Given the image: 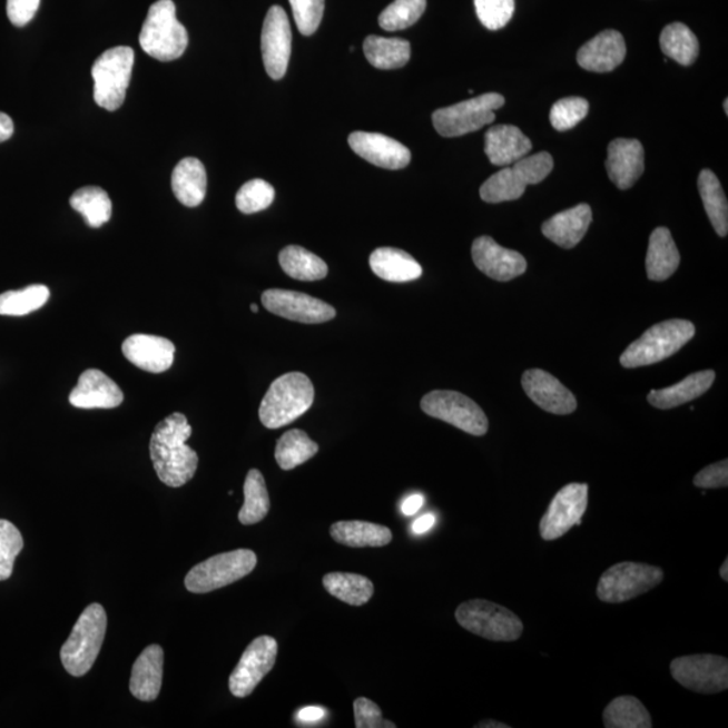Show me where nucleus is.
I'll list each match as a JSON object with an SVG mask.
<instances>
[{
	"label": "nucleus",
	"mask_w": 728,
	"mask_h": 728,
	"mask_svg": "<svg viewBox=\"0 0 728 728\" xmlns=\"http://www.w3.org/2000/svg\"><path fill=\"white\" fill-rule=\"evenodd\" d=\"M191 426L183 413L170 414L156 426L150 439V458L159 481L181 488L195 476L199 456L187 444Z\"/></svg>",
	"instance_id": "1"
},
{
	"label": "nucleus",
	"mask_w": 728,
	"mask_h": 728,
	"mask_svg": "<svg viewBox=\"0 0 728 728\" xmlns=\"http://www.w3.org/2000/svg\"><path fill=\"white\" fill-rule=\"evenodd\" d=\"M315 387L303 373H287L272 383L260 402L259 419L267 430H278L309 411Z\"/></svg>",
	"instance_id": "2"
},
{
	"label": "nucleus",
	"mask_w": 728,
	"mask_h": 728,
	"mask_svg": "<svg viewBox=\"0 0 728 728\" xmlns=\"http://www.w3.org/2000/svg\"><path fill=\"white\" fill-rule=\"evenodd\" d=\"M188 42V31L178 22L174 0L151 4L139 35L145 52L159 61H174L180 59Z\"/></svg>",
	"instance_id": "3"
},
{
	"label": "nucleus",
	"mask_w": 728,
	"mask_h": 728,
	"mask_svg": "<svg viewBox=\"0 0 728 728\" xmlns=\"http://www.w3.org/2000/svg\"><path fill=\"white\" fill-rule=\"evenodd\" d=\"M106 630L107 614L104 606L89 604L61 648L62 666L69 675L81 677L92 669L105 642Z\"/></svg>",
	"instance_id": "4"
},
{
	"label": "nucleus",
	"mask_w": 728,
	"mask_h": 728,
	"mask_svg": "<svg viewBox=\"0 0 728 728\" xmlns=\"http://www.w3.org/2000/svg\"><path fill=\"white\" fill-rule=\"evenodd\" d=\"M693 336L695 325L691 322L673 318L656 324L626 348L621 364L624 368H637L666 361Z\"/></svg>",
	"instance_id": "5"
},
{
	"label": "nucleus",
	"mask_w": 728,
	"mask_h": 728,
	"mask_svg": "<svg viewBox=\"0 0 728 728\" xmlns=\"http://www.w3.org/2000/svg\"><path fill=\"white\" fill-rule=\"evenodd\" d=\"M553 165V158L547 151L523 157L496 171L482 185V200L490 204L519 200L528 185L540 184L552 174Z\"/></svg>",
	"instance_id": "6"
},
{
	"label": "nucleus",
	"mask_w": 728,
	"mask_h": 728,
	"mask_svg": "<svg viewBox=\"0 0 728 728\" xmlns=\"http://www.w3.org/2000/svg\"><path fill=\"white\" fill-rule=\"evenodd\" d=\"M455 617L463 629L490 641L512 642L519 640L523 633V623L519 616L489 600H469L458 607Z\"/></svg>",
	"instance_id": "7"
},
{
	"label": "nucleus",
	"mask_w": 728,
	"mask_h": 728,
	"mask_svg": "<svg viewBox=\"0 0 728 728\" xmlns=\"http://www.w3.org/2000/svg\"><path fill=\"white\" fill-rule=\"evenodd\" d=\"M134 61L136 55L129 47L108 49L95 61L91 73L96 105L107 111H117L125 104Z\"/></svg>",
	"instance_id": "8"
},
{
	"label": "nucleus",
	"mask_w": 728,
	"mask_h": 728,
	"mask_svg": "<svg viewBox=\"0 0 728 728\" xmlns=\"http://www.w3.org/2000/svg\"><path fill=\"white\" fill-rule=\"evenodd\" d=\"M257 563V554L250 549L216 554L191 568L185 578V587L191 593L219 590L250 574Z\"/></svg>",
	"instance_id": "9"
},
{
	"label": "nucleus",
	"mask_w": 728,
	"mask_h": 728,
	"mask_svg": "<svg viewBox=\"0 0 728 728\" xmlns=\"http://www.w3.org/2000/svg\"><path fill=\"white\" fill-rule=\"evenodd\" d=\"M504 105L500 94L490 92L478 98L460 101L451 107L440 108L432 115L434 129L440 136L455 138L483 129L493 124L495 111Z\"/></svg>",
	"instance_id": "10"
},
{
	"label": "nucleus",
	"mask_w": 728,
	"mask_h": 728,
	"mask_svg": "<svg viewBox=\"0 0 728 728\" xmlns=\"http://www.w3.org/2000/svg\"><path fill=\"white\" fill-rule=\"evenodd\" d=\"M663 579L659 567L623 561L609 568L599 579L597 596L604 603H623L656 589Z\"/></svg>",
	"instance_id": "11"
},
{
	"label": "nucleus",
	"mask_w": 728,
	"mask_h": 728,
	"mask_svg": "<svg viewBox=\"0 0 728 728\" xmlns=\"http://www.w3.org/2000/svg\"><path fill=\"white\" fill-rule=\"evenodd\" d=\"M421 409L427 416L442 420L472 436H484L489 431V420L482 407L462 393L432 392L421 400Z\"/></svg>",
	"instance_id": "12"
},
{
	"label": "nucleus",
	"mask_w": 728,
	"mask_h": 728,
	"mask_svg": "<svg viewBox=\"0 0 728 728\" xmlns=\"http://www.w3.org/2000/svg\"><path fill=\"white\" fill-rule=\"evenodd\" d=\"M670 673L689 691L712 695L728 688V660L715 655L677 657L670 662Z\"/></svg>",
	"instance_id": "13"
},
{
	"label": "nucleus",
	"mask_w": 728,
	"mask_h": 728,
	"mask_svg": "<svg viewBox=\"0 0 728 728\" xmlns=\"http://www.w3.org/2000/svg\"><path fill=\"white\" fill-rule=\"evenodd\" d=\"M587 506H589V484H567L554 495L548 512L540 521L542 540H558L570 532L574 525H580Z\"/></svg>",
	"instance_id": "14"
},
{
	"label": "nucleus",
	"mask_w": 728,
	"mask_h": 728,
	"mask_svg": "<svg viewBox=\"0 0 728 728\" xmlns=\"http://www.w3.org/2000/svg\"><path fill=\"white\" fill-rule=\"evenodd\" d=\"M277 655L278 643L270 636H260L248 645L229 676V691L235 698H247L255 691L265 676L272 672Z\"/></svg>",
	"instance_id": "15"
},
{
	"label": "nucleus",
	"mask_w": 728,
	"mask_h": 728,
	"mask_svg": "<svg viewBox=\"0 0 728 728\" xmlns=\"http://www.w3.org/2000/svg\"><path fill=\"white\" fill-rule=\"evenodd\" d=\"M262 57L267 75L281 80L286 73L292 53V30L289 19L281 6L267 11L260 37Z\"/></svg>",
	"instance_id": "16"
},
{
	"label": "nucleus",
	"mask_w": 728,
	"mask_h": 728,
	"mask_svg": "<svg viewBox=\"0 0 728 728\" xmlns=\"http://www.w3.org/2000/svg\"><path fill=\"white\" fill-rule=\"evenodd\" d=\"M262 304L273 315L304 324L327 323L336 316L334 306L304 293L292 291H266L262 295Z\"/></svg>",
	"instance_id": "17"
},
{
	"label": "nucleus",
	"mask_w": 728,
	"mask_h": 728,
	"mask_svg": "<svg viewBox=\"0 0 728 728\" xmlns=\"http://www.w3.org/2000/svg\"><path fill=\"white\" fill-rule=\"evenodd\" d=\"M472 260L485 276L508 283L527 272V259L519 252L504 248L490 236H481L472 243Z\"/></svg>",
	"instance_id": "18"
},
{
	"label": "nucleus",
	"mask_w": 728,
	"mask_h": 728,
	"mask_svg": "<svg viewBox=\"0 0 728 728\" xmlns=\"http://www.w3.org/2000/svg\"><path fill=\"white\" fill-rule=\"evenodd\" d=\"M522 387L528 397L542 411L560 414V416L577 411L578 401L574 395L563 383L544 370L533 368L523 373Z\"/></svg>",
	"instance_id": "19"
},
{
	"label": "nucleus",
	"mask_w": 728,
	"mask_h": 728,
	"mask_svg": "<svg viewBox=\"0 0 728 728\" xmlns=\"http://www.w3.org/2000/svg\"><path fill=\"white\" fill-rule=\"evenodd\" d=\"M348 144L357 156L383 169H404L411 164V150L391 137L378 132L356 131Z\"/></svg>",
	"instance_id": "20"
},
{
	"label": "nucleus",
	"mask_w": 728,
	"mask_h": 728,
	"mask_svg": "<svg viewBox=\"0 0 728 728\" xmlns=\"http://www.w3.org/2000/svg\"><path fill=\"white\" fill-rule=\"evenodd\" d=\"M606 169L617 188L626 190L633 187L645 170V151L640 140H612L607 149Z\"/></svg>",
	"instance_id": "21"
},
{
	"label": "nucleus",
	"mask_w": 728,
	"mask_h": 728,
	"mask_svg": "<svg viewBox=\"0 0 728 728\" xmlns=\"http://www.w3.org/2000/svg\"><path fill=\"white\" fill-rule=\"evenodd\" d=\"M126 360L134 366L153 374L168 372L174 364L176 347L168 338L153 335H132L121 346Z\"/></svg>",
	"instance_id": "22"
},
{
	"label": "nucleus",
	"mask_w": 728,
	"mask_h": 728,
	"mask_svg": "<svg viewBox=\"0 0 728 728\" xmlns=\"http://www.w3.org/2000/svg\"><path fill=\"white\" fill-rule=\"evenodd\" d=\"M120 387L100 370H87L69 394V402L79 409H114L124 402Z\"/></svg>",
	"instance_id": "23"
},
{
	"label": "nucleus",
	"mask_w": 728,
	"mask_h": 728,
	"mask_svg": "<svg viewBox=\"0 0 728 728\" xmlns=\"http://www.w3.org/2000/svg\"><path fill=\"white\" fill-rule=\"evenodd\" d=\"M626 53L623 36L617 30H604L580 48L578 62L590 72L606 73L621 66Z\"/></svg>",
	"instance_id": "24"
},
{
	"label": "nucleus",
	"mask_w": 728,
	"mask_h": 728,
	"mask_svg": "<svg viewBox=\"0 0 728 728\" xmlns=\"http://www.w3.org/2000/svg\"><path fill=\"white\" fill-rule=\"evenodd\" d=\"M532 142L519 127L500 125L485 132L484 153L495 166H510L527 157Z\"/></svg>",
	"instance_id": "25"
},
{
	"label": "nucleus",
	"mask_w": 728,
	"mask_h": 728,
	"mask_svg": "<svg viewBox=\"0 0 728 728\" xmlns=\"http://www.w3.org/2000/svg\"><path fill=\"white\" fill-rule=\"evenodd\" d=\"M592 222V210L589 204H579L551 217L542 225L545 238L563 248H573L583 240Z\"/></svg>",
	"instance_id": "26"
},
{
	"label": "nucleus",
	"mask_w": 728,
	"mask_h": 728,
	"mask_svg": "<svg viewBox=\"0 0 728 728\" xmlns=\"http://www.w3.org/2000/svg\"><path fill=\"white\" fill-rule=\"evenodd\" d=\"M164 650L159 645H150L134 663L130 692L140 701H155L163 687Z\"/></svg>",
	"instance_id": "27"
},
{
	"label": "nucleus",
	"mask_w": 728,
	"mask_h": 728,
	"mask_svg": "<svg viewBox=\"0 0 728 728\" xmlns=\"http://www.w3.org/2000/svg\"><path fill=\"white\" fill-rule=\"evenodd\" d=\"M171 189L185 207L200 206L207 194V171L200 159L188 157L178 163L171 175Z\"/></svg>",
	"instance_id": "28"
},
{
	"label": "nucleus",
	"mask_w": 728,
	"mask_h": 728,
	"mask_svg": "<svg viewBox=\"0 0 728 728\" xmlns=\"http://www.w3.org/2000/svg\"><path fill=\"white\" fill-rule=\"evenodd\" d=\"M370 266L375 276L387 283H409L423 276V267L419 262L400 248H376L370 257Z\"/></svg>",
	"instance_id": "29"
},
{
	"label": "nucleus",
	"mask_w": 728,
	"mask_h": 728,
	"mask_svg": "<svg viewBox=\"0 0 728 728\" xmlns=\"http://www.w3.org/2000/svg\"><path fill=\"white\" fill-rule=\"evenodd\" d=\"M714 381L715 373L712 370L695 373L688 375L686 380L676 383L673 386L660 388V391H651L648 395V401L650 405L667 411V409L685 405L688 402L701 397L702 394L710 391Z\"/></svg>",
	"instance_id": "30"
},
{
	"label": "nucleus",
	"mask_w": 728,
	"mask_h": 728,
	"mask_svg": "<svg viewBox=\"0 0 728 728\" xmlns=\"http://www.w3.org/2000/svg\"><path fill=\"white\" fill-rule=\"evenodd\" d=\"M680 253L677 250L672 234L666 227L656 228L650 235L647 254V274L651 281L668 279L673 276L680 265Z\"/></svg>",
	"instance_id": "31"
},
{
	"label": "nucleus",
	"mask_w": 728,
	"mask_h": 728,
	"mask_svg": "<svg viewBox=\"0 0 728 728\" xmlns=\"http://www.w3.org/2000/svg\"><path fill=\"white\" fill-rule=\"evenodd\" d=\"M337 544L350 548H381L391 544L392 530L366 521H341L329 529Z\"/></svg>",
	"instance_id": "32"
},
{
	"label": "nucleus",
	"mask_w": 728,
	"mask_h": 728,
	"mask_svg": "<svg viewBox=\"0 0 728 728\" xmlns=\"http://www.w3.org/2000/svg\"><path fill=\"white\" fill-rule=\"evenodd\" d=\"M364 55L376 69H399L411 60V43L402 38L368 36L363 43Z\"/></svg>",
	"instance_id": "33"
},
{
	"label": "nucleus",
	"mask_w": 728,
	"mask_h": 728,
	"mask_svg": "<svg viewBox=\"0 0 728 728\" xmlns=\"http://www.w3.org/2000/svg\"><path fill=\"white\" fill-rule=\"evenodd\" d=\"M324 589L350 606H363L374 596L373 581L362 574L331 572L323 578Z\"/></svg>",
	"instance_id": "34"
},
{
	"label": "nucleus",
	"mask_w": 728,
	"mask_h": 728,
	"mask_svg": "<svg viewBox=\"0 0 728 728\" xmlns=\"http://www.w3.org/2000/svg\"><path fill=\"white\" fill-rule=\"evenodd\" d=\"M698 187L708 219L715 232L725 238L728 233V204L717 175L712 170H701Z\"/></svg>",
	"instance_id": "35"
},
{
	"label": "nucleus",
	"mask_w": 728,
	"mask_h": 728,
	"mask_svg": "<svg viewBox=\"0 0 728 728\" xmlns=\"http://www.w3.org/2000/svg\"><path fill=\"white\" fill-rule=\"evenodd\" d=\"M278 259L283 270L293 279L321 281L328 274L327 264L302 246L285 247Z\"/></svg>",
	"instance_id": "36"
},
{
	"label": "nucleus",
	"mask_w": 728,
	"mask_h": 728,
	"mask_svg": "<svg viewBox=\"0 0 728 728\" xmlns=\"http://www.w3.org/2000/svg\"><path fill=\"white\" fill-rule=\"evenodd\" d=\"M660 45L663 55L679 62L680 66L689 67L698 60L700 49L698 38L685 23L668 24L662 30Z\"/></svg>",
	"instance_id": "37"
},
{
	"label": "nucleus",
	"mask_w": 728,
	"mask_h": 728,
	"mask_svg": "<svg viewBox=\"0 0 728 728\" xmlns=\"http://www.w3.org/2000/svg\"><path fill=\"white\" fill-rule=\"evenodd\" d=\"M243 491H245V503L238 515L240 523L248 527L264 521L269 514L270 498L260 471H248Z\"/></svg>",
	"instance_id": "38"
},
{
	"label": "nucleus",
	"mask_w": 728,
	"mask_h": 728,
	"mask_svg": "<svg viewBox=\"0 0 728 728\" xmlns=\"http://www.w3.org/2000/svg\"><path fill=\"white\" fill-rule=\"evenodd\" d=\"M606 728H650L651 718L647 708L634 696H619L604 708Z\"/></svg>",
	"instance_id": "39"
},
{
	"label": "nucleus",
	"mask_w": 728,
	"mask_h": 728,
	"mask_svg": "<svg viewBox=\"0 0 728 728\" xmlns=\"http://www.w3.org/2000/svg\"><path fill=\"white\" fill-rule=\"evenodd\" d=\"M69 203L70 207L86 217L89 227L99 228L111 219L110 196L99 187H85L76 190Z\"/></svg>",
	"instance_id": "40"
},
{
	"label": "nucleus",
	"mask_w": 728,
	"mask_h": 728,
	"mask_svg": "<svg viewBox=\"0 0 728 728\" xmlns=\"http://www.w3.org/2000/svg\"><path fill=\"white\" fill-rule=\"evenodd\" d=\"M318 452L317 443L302 430H292L281 436L276 446V460L279 469L291 471L298 468Z\"/></svg>",
	"instance_id": "41"
},
{
	"label": "nucleus",
	"mask_w": 728,
	"mask_h": 728,
	"mask_svg": "<svg viewBox=\"0 0 728 728\" xmlns=\"http://www.w3.org/2000/svg\"><path fill=\"white\" fill-rule=\"evenodd\" d=\"M50 291L45 285H30L22 291H10L0 295V315L24 316L42 308L48 303Z\"/></svg>",
	"instance_id": "42"
},
{
	"label": "nucleus",
	"mask_w": 728,
	"mask_h": 728,
	"mask_svg": "<svg viewBox=\"0 0 728 728\" xmlns=\"http://www.w3.org/2000/svg\"><path fill=\"white\" fill-rule=\"evenodd\" d=\"M425 9L426 0H394L381 12L380 27L386 31L411 28L423 17Z\"/></svg>",
	"instance_id": "43"
},
{
	"label": "nucleus",
	"mask_w": 728,
	"mask_h": 728,
	"mask_svg": "<svg viewBox=\"0 0 728 728\" xmlns=\"http://www.w3.org/2000/svg\"><path fill=\"white\" fill-rule=\"evenodd\" d=\"M276 190L272 185L260 178L248 181L236 194V207L242 214L252 215L260 213L272 206Z\"/></svg>",
	"instance_id": "44"
},
{
	"label": "nucleus",
	"mask_w": 728,
	"mask_h": 728,
	"mask_svg": "<svg viewBox=\"0 0 728 728\" xmlns=\"http://www.w3.org/2000/svg\"><path fill=\"white\" fill-rule=\"evenodd\" d=\"M23 549V538L14 523L0 520V581L10 579L17 555Z\"/></svg>",
	"instance_id": "45"
},
{
	"label": "nucleus",
	"mask_w": 728,
	"mask_h": 728,
	"mask_svg": "<svg viewBox=\"0 0 728 728\" xmlns=\"http://www.w3.org/2000/svg\"><path fill=\"white\" fill-rule=\"evenodd\" d=\"M589 110L590 105L586 99L565 98L555 101L551 114H549V119H551V124L555 130L568 131L573 129L574 126H578L587 117Z\"/></svg>",
	"instance_id": "46"
},
{
	"label": "nucleus",
	"mask_w": 728,
	"mask_h": 728,
	"mask_svg": "<svg viewBox=\"0 0 728 728\" xmlns=\"http://www.w3.org/2000/svg\"><path fill=\"white\" fill-rule=\"evenodd\" d=\"M474 3L479 21L489 30L506 27L515 10L514 0H474Z\"/></svg>",
	"instance_id": "47"
},
{
	"label": "nucleus",
	"mask_w": 728,
	"mask_h": 728,
	"mask_svg": "<svg viewBox=\"0 0 728 728\" xmlns=\"http://www.w3.org/2000/svg\"><path fill=\"white\" fill-rule=\"evenodd\" d=\"M293 17L299 33L312 36L321 27L324 14V0H289Z\"/></svg>",
	"instance_id": "48"
},
{
	"label": "nucleus",
	"mask_w": 728,
	"mask_h": 728,
	"mask_svg": "<svg viewBox=\"0 0 728 728\" xmlns=\"http://www.w3.org/2000/svg\"><path fill=\"white\" fill-rule=\"evenodd\" d=\"M355 727L356 728H395L397 725L382 718L378 705L366 698H357L354 701Z\"/></svg>",
	"instance_id": "49"
},
{
	"label": "nucleus",
	"mask_w": 728,
	"mask_h": 728,
	"mask_svg": "<svg viewBox=\"0 0 728 728\" xmlns=\"http://www.w3.org/2000/svg\"><path fill=\"white\" fill-rule=\"evenodd\" d=\"M693 484L699 489H725L728 485V460L708 465L698 472Z\"/></svg>",
	"instance_id": "50"
},
{
	"label": "nucleus",
	"mask_w": 728,
	"mask_h": 728,
	"mask_svg": "<svg viewBox=\"0 0 728 728\" xmlns=\"http://www.w3.org/2000/svg\"><path fill=\"white\" fill-rule=\"evenodd\" d=\"M41 0H8V16L10 22L18 28L28 24L40 9Z\"/></svg>",
	"instance_id": "51"
},
{
	"label": "nucleus",
	"mask_w": 728,
	"mask_h": 728,
	"mask_svg": "<svg viewBox=\"0 0 728 728\" xmlns=\"http://www.w3.org/2000/svg\"><path fill=\"white\" fill-rule=\"evenodd\" d=\"M424 504V496L416 494L406 498L404 504H402V513L405 515H414L419 512Z\"/></svg>",
	"instance_id": "52"
},
{
	"label": "nucleus",
	"mask_w": 728,
	"mask_h": 728,
	"mask_svg": "<svg viewBox=\"0 0 728 728\" xmlns=\"http://www.w3.org/2000/svg\"><path fill=\"white\" fill-rule=\"evenodd\" d=\"M325 711L323 708L318 707H306L298 712V719L304 721V724H313V721H318L324 718Z\"/></svg>",
	"instance_id": "53"
},
{
	"label": "nucleus",
	"mask_w": 728,
	"mask_h": 728,
	"mask_svg": "<svg viewBox=\"0 0 728 728\" xmlns=\"http://www.w3.org/2000/svg\"><path fill=\"white\" fill-rule=\"evenodd\" d=\"M14 134V124L8 114L0 112V144L4 142Z\"/></svg>",
	"instance_id": "54"
},
{
	"label": "nucleus",
	"mask_w": 728,
	"mask_h": 728,
	"mask_svg": "<svg viewBox=\"0 0 728 728\" xmlns=\"http://www.w3.org/2000/svg\"><path fill=\"white\" fill-rule=\"evenodd\" d=\"M434 522H436V519H434V515L432 514L420 517V519L413 523V532L419 534L425 533L427 530L432 529Z\"/></svg>",
	"instance_id": "55"
},
{
	"label": "nucleus",
	"mask_w": 728,
	"mask_h": 728,
	"mask_svg": "<svg viewBox=\"0 0 728 728\" xmlns=\"http://www.w3.org/2000/svg\"><path fill=\"white\" fill-rule=\"evenodd\" d=\"M476 728H510V726L501 724V721L489 719L481 721V724L476 725Z\"/></svg>",
	"instance_id": "56"
},
{
	"label": "nucleus",
	"mask_w": 728,
	"mask_h": 728,
	"mask_svg": "<svg viewBox=\"0 0 728 728\" xmlns=\"http://www.w3.org/2000/svg\"><path fill=\"white\" fill-rule=\"evenodd\" d=\"M720 578L725 581H728V559L725 560V563L721 564L719 570Z\"/></svg>",
	"instance_id": "57"
},
{
	"label": "nucleus",
	"mask_w": 728,
	"mask_h": 728,
	"mask_svg": "<svg viewBox=\"0 0 728 728\" xmlns=\"http://www.w3.org/2000/svg\"><path fill=\"white\" fill-rule=\"evenodd\" d=\"M250 308H252V312L258 313V305L252 304Z\"/></svg>",
	"instance_id": "58"
},
{
	"label": "nucleus",
	"mask_w": 728,
	"mask_h": 728,
	"mask_svg": "<svg viewBox=\"0 0 728 728\" xmlns=\"http://www.w3.org/2000/svg\"><path fill=\"white\" fill-rule=\"evenodd\" d=\"M727 104H728V101H727V99H726V100H725V111H726V114L728 112Z\"/></svg>",
	"instance_id": "59"
}]
</instances>
